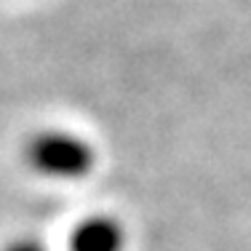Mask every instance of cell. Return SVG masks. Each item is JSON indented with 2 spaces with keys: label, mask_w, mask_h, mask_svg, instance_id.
I'll return each mask as SVG.
<instances>
[{
  "label": "cell",
  "mask_w": 251,
  "mask_h": 251,
  "mask_svg": "<svg viewBox=\"0 0 251 251\" xmlns=\"http://www.w3.org/2000/svg\"><path fill=\"white\" fill-rule=\"evenodd\" d=\"M29 163L46 176L73 179L91 169V150L83 139L62 131L40 134L29 145Z\"/></svg>",
  "instance_id": "obj_1"
},
{
  "label": "cell",
  "mask_w": 251,
  "mask_h": 251,
  "mask_svg": "<svg viewBox=\"0 0 251 251\" xmlns=\"http://www.w3.org/2000/svg\"><path fill=\"white\" fill-rule=\"evenodd\" d=\"M121 249V232L107 219H91L80 225L73 238V251H118Z\"/></svg>",
  "instance_id": "obj_2"
},
{
  "label": "cell",
  "mask_w": 251,
  "mask_h": 251,
  "mask_svg": "<svg viewBox=\"0 0 251 251\" xmlns=\"http://www.w3.org/2000/svg\"><path fill=\"white\" fill-rule=\"evenodd\" d=\"M5 251H46V249L40 246V243H35V241H27V238H25V241H16V243H11V246L5 249Z\"/></svg>",
  "instance_id": "obj_3"
}]
</instances>
